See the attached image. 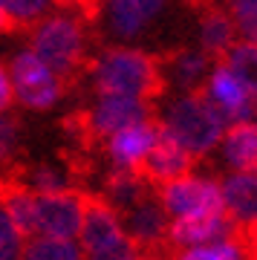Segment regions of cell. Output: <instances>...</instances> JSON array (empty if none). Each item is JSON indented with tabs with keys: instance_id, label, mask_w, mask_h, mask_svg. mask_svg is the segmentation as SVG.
<instances>
[{
	"instance_id": "6da1fadb",
	"label": "cell",
	"mask_w": 257,
	"mask_h": 260,
	"mask_svg": "<svg viewBox=\"0 0 257 260\" xmlns=\"http://www.w3.org/2000/svg\"><path fill=\"white\" fill-rule=\"evenodd\" d=\"M90 29L92 23H87L81 15L61 9V15H46L26 35L29 49H35L38 58L61 78L64 93H75L78 84L92 73L95 58L87 55Z\"/></svg>"
},
{
	"instance_id": "7a4b0ae2",
	"label": "cell",
	"mask_w": 257,
	"mask_h": 260,
	"mask_svg": "<svg viewBox=\"0 0 257 260\" xmlns=\"http://www.w3.org/2000/svg\"><path fill=\"white\" fill-rule=\"evenodd\" d=\"M92 84L95 93L133 95L145 102H156L168 90V73L159 55H147L142 49L107 47L92 61Z\"/></svg>"
},
{
	"instance_id": "3957f363",
	"label": "cell",
	"mask_w": 257,
	"mask_h": 260,
	"mask_svg": "<svg viewBox=\"0 0 257 260\" xmlns=\"http://www.w3.org/2000/svg\"><path fill=\"white\" fill-rule=\"evenodd\" d=\"M162 121L197 159H202L208 150H214L217 142L226 136V121L217 113L214 102L208 99L205 87L171 102L165 107Z\"/></svg>"
},
{
	"instance_id": "277c9868",
	"label": "cell",
	"mask_w": 257,
	"mask_h": 260,
	"mask_svg": "<svg viewBox=\"0 0 257 260\" xmlns=\"http://www.w3.org/2000/svg\"><path fill=\"white\" fill-rule=\"evenodd\" d=\"M6 67H9L18 102L23 104V107H29V110L44 113V110H49V107H55V104L61 102V95H67L61 78L38 58L35 49L18 52L12 61H6Z\"/></svg>"
},
{
	"instance_id": "5b68a950",
	"label": "cell",
	"mask_w": 257,
	"mask_h": 260,
	"mask_svg": "<svg viewBox=\"0 0 257 260\" xmlns=\"http://www.w3.org/2000/svg\"><path fill=\"white\" fill-rule=\"evenodd\" d=\"M124 217V232L142 254H162V257H174V240H171V220H168V208L159 200V191L133 205Z\"/></svg>"
},
{
	"instance_id": "8992f818",
	"label": "cell",
	"mask_w": 257,
	"mask_h": 260,
	"mask_svg": "<svg viewBox=\"0 0 257 260\" xmlns=\"http://www.w3.org/2000/svg\"><path fill=\"white\" fill-rule=\"evenodd\" d=\"M87 116H90V127L92 136L99 139V145L107 150V142L119 133V130L136 124V121H147L159 116L153 102H145V99H133V95H116V93H104L99 95V102L87 107Z\"/></svg>"
},
{
	"instance_id": "52a82bcc",
	"label": "cell",
	"mask_w": 257,
	"mask_h": 260,
	"mask_svg": "<svg viewBox=\"0 0 257 260\" xmlns=\"http://www.w3.org/2000/svg\"><path fill=\"white\" fill-rule=\"evenodd\" d=\"M194 162H197V156L165 127V121L159 116L156 142H153L150 153L145 156V162H142L136 171L159 191V188H165L168 182H174V179L188 177L194 171Z\"/></svg>"
},
{
	"instance_id": "ba28073f",
	"label": "cell",
	"mask_w": 257,
	"mask_h": 260,
	"mask_svg": "<svg viewBox=\"0 0 257 260\" xmlns=\"http://www.w3.org/2000/svg\"><path fill=\"white\" fill-rule=\"evenodd\" d=\"M159 200L171 217H200V214H220L226 211L222 185L202 177H182L159 188Z\"/></svg>"
},
{
	"instance_id": "9c48e42d",
	"label": "cell",
	"mask_w": 257,
	"mask_h": 260,
	"mask_svg": "<svg viewBox=\"0 0 257 260\" xmlns=\"http://www.w3.org/2000/svg\"><path fill=\"white\" fill-rule=\"evenodd\" d=\"M205 93L214 102L217 113L222 116L226 124H237V121H248L257 116V95L246 84V78L229 64H217L211 78L205 84Z\"/></svg>"
},
{
	"instance_id": "30bf717a",
	"label": "cell",
	"mask_w": 257,
	"mask_h": 260,
	"mask_svg": "<svg viewBox=\"0 0 257 260\" xmlns=\"http://www.w3.org/2000/svg\"><path fill=\"white\" fill-rule=\"evenodd\" d=\"M38 234L52 237H81L84 229V191L67 188L52 194H38Z\"/></svg>"
},
{
	"instance_id": "8fae6325",
	"label": "cell",
	"mask_w": 257,
	"mask_h": 260,
	"mask_svg": "<svg viewBox=\"0 0 257 260\" xmlns=\"http://www.w3.org/2000/svg\"><path fill=\"white\" fill-rule=\"evenodd\" d=\"M127 232L119 223L116 205L99 191H84V229H81V246L84 251H101L107 246H116L124 240Z\"/></svg>"
},
{
	"instance_id": "7c38bea8",
	"label": "cell",
	"mask_w": 257,
	"mask_h": 260,
	"mask_svg": "<svg viewBox=\"0 0 257 260\" xmlns=\"http://www.w3.org/2000/svg\"><path fill=\"white\" fill-rule=\"evenodd\" d=\"M240 26L226 3H214L200 9V49L214 67L222 64L231 55V49L240 44Z\"/></svg>"
},
{
	"instance_id": "4fadbf2b",
	"label": "cell",
	"mask_w": 257,
	"mask_h": 260,
	"mask_svg": "<svg viewBox=\"0 0 257 260\" xmlns=\"http://www.w3.org/2000/svg\"><path fill=\"white\" fill-rule=\"evenodd\" d=\"M234 223L226 211L220 214H200V217H174L171 223V240L174 249H188V246H202V243L217 240H234Z\"/></svg>"
},
{
	"instance_id": "5bb4252c",
	"label": "cell",
	"mask_w": 257,
	"mask_h": 260,
	"mask_svg": "<svg viewBox=\"0 0 257 260\" xmlns=\"http://www.w3.org/2000/svg\"><path fill=\"white\" fill-rule=\"evenodd\" d=\"M0 200H3V211L9 214L15 225L20 229L23 237H35L38 234V191L20 177L18 171L6 168L3 174V185H0Z\"/></svg>"
},
{
	"instance_id": "9a60e30c",
	"label": "cell",
	"mask_w": 257,
	"mask_h": 260,
	"mask_svg": "<svg viewBox=\"0 0 257 260\" xmlns=\"http://www.w3.org/2000/svg\"><path fill=\"white\" fill-rule=\"evenodd\" d=\"M222 200L226 214L234 223V240L240 232L257 223V171H237L222 179Z\"/></svg>"
},
{
	"instance_id": "2e32d148",
	"label": "cell",
	"mask_w": 257,
	"mask_h": 260,
	"mask_svg": "<svg viewBox=\"0 0 257 260\" xmlns=\"http://www.w3.org/2000/svg\"><path fill=\"white\" fill-rule=\"evenodd\" d=\"M156 130H159V116H153V119H147V121H136L130 127L119 130L107 142V156H110V162L119 168H133L136 171L145 162V156L150 153V148H153Z\"/></svg>"
},
{
	"instance_id": "e0dca14e",
	"label": "cell",
	"mask_w": 257,
	"mask_h": 260,
	"mask_svg": "<svg viewBox=\"0 0 257 260\" xmlns=\"http://www.w3.org/2000/svg\"><path fill=\"white\" fill-rule=\"evenodd\" d=\"M162 67H165L168 73V81L176 84L179 90H185V93H194V90H200V87H205L208 84V67H211V61L205 58V52H194V49H171V52H162Z\"/></svg>"
},
{
	"instance_id": "ac0fdd59",
	"label": "cell",
	"mask_w": 257,
	"mask_h": 260,
	"mask_svg": "<svg viewBox=\"0 0 257 260\" xmlns=\"http://www.w3.org/2000/svg\"><path fill=\"white\" fill-rule=\"evenodd\" d=\"M168 0H110V26L116 35L133 38L142 29L156 20V15L165 9Z\"/></svg>"
},
{
	"instance_id": "d6986e66",
	"label": "cell",
	"mask_w": 257,
	"mask_h": 260,
	"mask_svg": "<svg viewBox=\"0 0 257 260\" xmlns=\"http://www.w3.org/2000/svg\"><path fill=\"white\" fill-rule=\"evenodd\" d=\"M222 156L237 171H257V121H237L226 130Z\"/></svg>"
},
{
	"instance_id": "ffe728a7",
	"label": "cell",
	"mask_w": 257,
	"mask_h": 260,
	"mask_svg": "<svg viewBox=\"0 0 257 260\" xmlns=\"http://www.w3.org/2000/svg\"><path fill=\"white\" fill-rule=\"evenodd\" d=\"M55 0H0V29L3 35H29L46 18Z\"/></svg>"
},
{
	"instance_id": "44dd1931",
	"label": "cell",
	"mask_w": 257,
	"mask_h": 260,
	"mask_svg": "<svg viewBox=\"0 0 257 260\" xmlns=\"http://www.w3.org/2000/svg\"><path fill=\"white\" fill-rule=\"evenodd\" d=\"M84 246L78 249L73 240L67 237H52V234H41V237H29L23 260H87Z\"/></svg>"
},
{
	"instance_id": "7402d4cb",
	"label": "cell",
	"mask_w": 257,
	"mask_h": 260,
	"mask_svg": "<svg viewBox=\"0 0 257 260\" xmlns=\"http://www.w3.org/2000/svg\"><path fill=\"white\" fill-rule=\"evenodd\" d=\"M171 260H246V257H243V249H240L237 240H217L179 249Z\"/></svg>"
},
{
	"instance_id": "603a6c76",
	"label": "cell",
	"mask_w": 257,
	"mask_h": 260,
	"mask_svg": "<svg viewBox=\"0 0 257 260\" xmlns=\"http://www.w3.org/2000/svg\"><path fill=\"white\" fill-rule=\"evenodd\" d=\"M222 64L234 67V70L246 78L248 87L254 90V95H257V44L254 41H240Z\"/></svg>"
},
{
	"instance_id": "cb8c5ba5",
	"label": "cell",
	"mask_w": 257,
	"mask_h": 260,
	"mask_svg": "<svg viewBox=\"0 0 257 260\" xmlns=\"http://www.w3.org/2000/svg\"><path fill=\"white\" fill-rule=\"evenodd\" d=\"M222 3L229 6V12L237 20L243 41L257 44V0H222Z\"/></svg>"
},
{
	"instance_id": "d4e9b609",
	"label": "cell",
	"mask_w": 257,
	"mask_h": 260,
	"mask_svg": "<svg viewBox=\"0 0 257 260\" xmlns=\"http://www.w3.org/2000/svg\"><path fill=\"white\" fill-rule=\"evenodd\" d=\"M18 145H20V119L12 107V110H3V165L15 162Z\"/></svg>"
},
{
	"instance_id": "484cf974",
	"label": "cell",
	"mask_w": 257,
	"mask_h": 260,
	"mask_svg": "<svg viewBox=\"0 0 257 260\" xmlns=\"http://www.w3.org/2000/svg\"><path fill=\"white\" fill-rule=\"evenodd\" d=\"M87 260H142V251L136 249V243L130 240V237H124L116 246H107V249H101V251H90Z\"/></svg>"
},
{
	"instance_id": "4316f807",
	"label": "cell",
	"mask_w": 257,
	"mask_h": 260,
	"mask_svg": "<svg viewBox=\"0 0 257 260\" xmlns=\"http://www.w3.org/2000/svg\"><path fill=\"white\" fill-rule=\"evenodd\" d=\"M15 102H18V95H15V84H12L9 67L3 64V73H0V104H3V110H12Z\"/></svg>"
},
{
	"instance_id": "83f0119b",
	"label": "cell",
	"mask_w": 257,
	"mask_h": 260,
	"mask_svg": "<svg viewBox=\"0 0 257 260\" xmlns=\"http://www.w3.org/2000/svg\"><path fill=\"white\" fill-rule=\"evenodd\" d=\"M237 243L240 249H243V257L246 260H257V223L248 225L246 232L237 234Z\"/></svg>"
},
{
	"instance_id": "f1b7e54d",
	"label": "cell",
	"mask_w": 257,
	"mask_h": 260,
	"mask_svg": "<svg viewBox=\"0 0 257 260\" xmlns=\"http://www.w3.org/2000/svg\"><path fill=\"white\" fill-rule=\"evenodd\" d=\"M142 260H168V257H162V254H142Z\"/></svg>"
}]
</instances>
